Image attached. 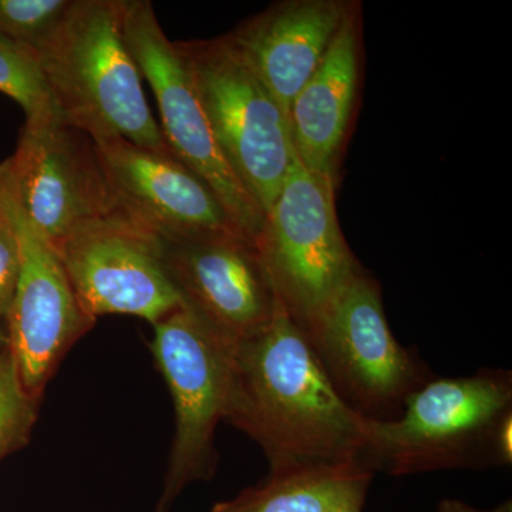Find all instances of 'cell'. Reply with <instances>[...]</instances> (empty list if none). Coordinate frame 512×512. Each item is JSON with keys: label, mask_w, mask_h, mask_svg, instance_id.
I'll return each instance as SVG.
<instances>
[{"label": "cell", "mask_w": 512, "mask_h": 512, "mask_svg": "<svg viewBox=\"0 0 512 512\" xmlns=\"http://www.w3.org/2000/svg\"><path fill=\"white\" fill-rule=\"evenodd\" d=\"M224 420L259 444L271 471L363 464L367 420L281 305L264 329L232 343Z\"/></svg>", "instance_id": "obj_1"}, {"label": "cell", "mask_w": 512, "mask_h": 512, "mask_svg": "<svg viewBox=\"0 0 512 512\" xmlns=\"http://www.w3.org/2000/svg\"><path fill=\"white\" fill-rule=\"evenodd\" d=\"M121 9L123 0H73L37 53L43 74L62 119L92 140L167 150L124 42Z\"/></svg>", "instance_id": "obj_2"}, {"label": "cell", "mask_w": 512, "mask_h": 512, "mask_svg": "<svg viewBox=\"0 0 512 512\" xmlns=\"http://www.w3.org/2000/svg\"><path fill=\"white\" fill-rule=\"evenodd\" d=\"M511 414L510 370L433 376L397 419L366 421L363 464L389 476L504 467L500 430Z\"/></svg>", "instance_id": "obj_3"}, {"label": "cell", "mask_w": 512, "mask_h": 512, "mask_svg": "<svg viewBox=\"0 0 512 512\" xmlns=\"http://www.w3.org/2000/svg\"><path fill=\"white\" fill-rule=\"evenodd\" d=\"M175 46L225 160L266 214L296 160L288 117L227 36Z\"/></svg>", "instance_id": "obj_4"}, {"label": "cell", "mask_w": 512, "mask_h": 512, "mask_svg": "<svg viewBox=\"0 0 512 512\" xmlns=\"http://www.w3.org/2000/svg\"><path fill=\"white\" fill-rule=\"evenodd\" d=\"M335 190L296 157L255 245L279 305L303 332L362 268L343 238Z\"/></svg>", "instance_id": "obj_5"}, {"label": "cell", "mask_w": 512, "mask_h": 512, "mask_svg": "<svg viewBox=\"0 0 512 512\" xmlns=\"http://www.w3.org/2000/svg\"><path fill=\"white\" fill-rule=\"evenodd\" d=\"M340 397L372 421L394 420L433 373L393 335L382 289L362 268L303 332Z\"/></svg>", "instance_id": "obj_6"}, {"label": "cell", "mask_w": 512, "mask_h": 512, "mask_svg": "<svg viewBox=\"0 0 512 512\" xmlns=\"http://www.w3.org/2000/svg\"><path fill=\"white\" fill-rule=\"evenodd\" d=\"M121 25L128 52L156 97L165 144L210 185L234 227L256 245L264 211L225 160L183 56L161 28L153 3L123 0Z\"/></svg>", "instance_id": "obj_7"}, {"label": "cell", "mask_w": 512, "mask_h": 512, "mask_svg": "<svg viewBox=\"0 0 512 512\" xmlns=\"http://www.w3.org/2000/svg\"><path fill=\"white\" fill-rule=\"evenodd\" d=\"M153 326L151 349L170 387L175 413L173 448L157 510L165 512L185 485L214 474V437L224 420L232 343L185 303Z\"/></svg>", "instance_id": "obj_8"}, {"label": "cell", "mask_w": 512, "mask_h": 512, "mask_svg": "<svg viewBox=\"0 0 512 512\" xmlns=\"http://www.w3.org/2000/svg\"><path fill=\"white\" fill-rule=\"evenodd\" d=\"M0 204L19 242L18 285L6 329L20 383L39 402L66 353L96 319L83 311L56 249L28 220L16 198L6 164H0Z\"/></svg>", "instance_id": "obj_9"}, {"label": "cell", "mask_w": 512, "mask_h": 512, "mask_svg": "<svg viewBox=\"0 0 512 512\" xmlns=\"http://www.w3.org/2000/svg\"><path fill=\"white\" fill-rule=\"evenodd\" d=\"M5 164L20 207L55 249L87 222L117 214L94 141L60 116L26 119Z\"/></svg>", "instance_id": "obj_10"}, {"label": "cell", "mask_w": 512, "mask_h": 512, "mask_svg": "<svg viewBox=\"0 0 512 512\" xmlns=\"http://www.w3.org/2000/svg\"><path fill=\"white\" fill-rule=\"evenodd\" d=\"M56 252L90 318L131 315L156 325L184 303L158 238L119 214L77 228Z\"/></svg>", "instance_id": "obj_11"}, {"label": "cell", "mask_w": 512, "mask_h": 512, "mask_svg": "<svg viewBox=\"0 0 512 512\" xmlns=\"http://www.w3.org/2000/svg\"><path fill=\"white\" fill-rule=\"evenodd\" d=\"M93 141L121 217L163 241L242 235L210 185L170 148L150 150L123 138Z\"/></svg>", "instance_id": "obj_12"}, {"label": "cell", "mask_w": 512, "mask_h": 512, "mask_svg": "<svg viewBox=\"0 0 512 512\" xmlns=\"http://www.w3.org/2000/svg\"><path fill=\"white\" fill-rule=\"evenodd\" d=\"M160 241L183 302L229 343L264 329L279 302L258 251L238 234Z\"/></svg>", "instance_id": "obj_13"}, {"label": "cell", "mask_w": 512, "mask_h": 512, "mask_svg": "<svg viewBox=\"0 0 512 512\" xmlns=\"http://www.w3.org/2000/svg\"><path fill=\"white\" fill-rule=\"evenodd\" d=\"M353 8L346 0H286L227 35L288 120L292 101L318 69Z\"/></svg>", "instance_id": "obj_14"}, {"label": "cell", "mask_w": 512, "mask_h": 512, "mask_svg": "<svg viewBox=\"0 0 512 512\" xmlns=\"http://www.w3.org/2000/svg\"><path fill=\"white\" fill-rule=\"evenodd\" d=\"M357 6L343 22L316 72L292 101L289 127L296 157L336 183L359 83Z\"/></svg>", "instance_id": "obj_15"}, {"label": "cell", "mask_w": 512, "mask_h": 512, "mask_svg": "<svg viewBox=\"0 0 512 512\" xmlns=\"http://www.w3.org/2000/svg\"><path fill=\"white\" fill-rule=\"evenodd\" d=\"M375 471L360 463L269 471L211 512H363Z\"/></svg>", "instance_id": "obj_16"}, {"label": "cell", "mask_w": 512, "mask_h": 512, "mask_svg": "<svg viewBox=\"0 0 512 512\" xmlns=\"http://www.w3.org/2000/svg\"><path fill=\"white\" fill-rule=\"evenodd\" d=\"M0 92L16 101L26 119L60 116L47 86L39 55L0 35ZM62 117V116H60Z\"/></svg>", "instance_id": "obj_17"}, {"label": "cell", "mask_w": 512, "mask_h": 512, "mask_svg": "<svg viewBox=\"0 0 512 512\" xmlns=\"http://www.w3.org/2000/svg\"><path fill=\"white\" fill-rule=\"evenodd\" d=\"M72 5L73 0H0V35L39 53Z\"/></svg>", "instance_id": "obj_18"}, {"label": "cell", "mask_w": 512, "mask_h": 512, "mask_svg": "<svg viewBox=\"0 0 512 512\" xmlns=\"http://www.w3.org/2000/svg\"><path fill=\"white\" fill-rule=\"evenodd\" d=\"M37 417V402L20 383L10 350L0 362V458L25 446Z\"/></svg>", "instance_id": "obj_19"}, {"label": "cell", "mask_w": 512, "mask_h": 512, "mask_svg": "<svg viewBox=\"0 0 512 512\" xmlns=\"http://www.w3.org/2000/svg\"><path fill=\"white\" fill-rule=\"evenodd\" d=\"M20 271V252L15 228L0 204V320L6 325Z\"/></svg>", "instance_id": "obj_20"}, {"label": "cell", "mask_w": 512, "mask_h": 512, "mask_svg": "<svg viewBox=\"0 0 512 512\" xmlns=\"http://www.w3.org/2000/svg\"><path fill=\"white\" fill-rule=\"evenodd\" d=\"M437 512H512V501H504V503L490 508V510H481V508L473 507V505L464 503V501L446 498V500L441 501Z\"/></svg>", "instance_id": "obj_21"}, {"label": "cell", "mask_w": 512, "mask_h": 512, "mask_svg": "<svg viewBox=\"0 0 512 512\" xmlns=\"http://www.w3.org/2000/svg\"><path fill=\"white\" fill-rule=\"evenodd\" d=\"M9 352V336L8 329H6L5 323L0 320V362L3 357Z\"/></svg>", "instance_id": "obj_22"}]
</instances>
